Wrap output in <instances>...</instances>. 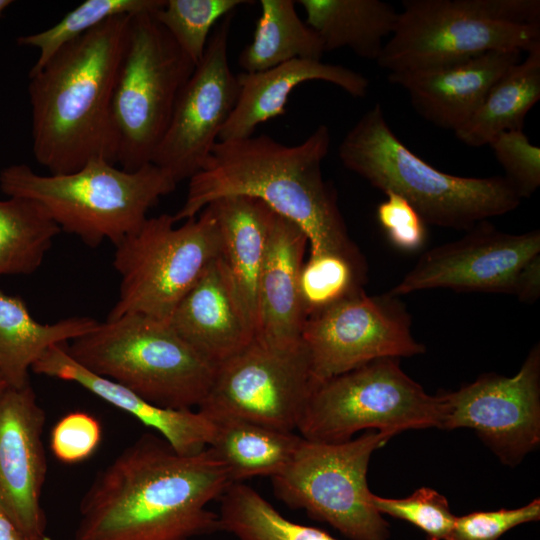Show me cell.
I'll use <instances>...</instances> for the list:
<instances>
[{"instance_id": "cell-20", "label": "cell", "mask_w": 540, "mask_h": 540, "mask_svg": "<svg viewBox=\"0 0 540 540\" xmlns=\"http://www.w3.org/2000/svg\"><path fill=\"white\" fill-rule=\"evenodd\" d=\"M308 239L294 222L273 211L258 283L255 338L277 347L301 343L306 321L300 273Z\"/></svg>"}, {"instance_id": "cell-37", "label": "cell", "mask_w": 540, "mask_h": 540, "mask_svg": "<svg viewBox=\"0 0 540 540\" xmlns=\"http://www.w3.org/2000/svg\"><path fill=\"white\" fill-rule=\"evenodd\" d=\"M539 518V498L516 509L476 511L456 517L446 540H498L510 529Z\"/></svg>"}, {"instance_id": "cell-27", "label": "cell", "mask_w": 540, "mask_h": 540, "mask_svg": "<svg viewBox=\"0 0 540 540\" xmlns=\"http://www.w3.org/2000/svg\"><path fill=\"white\" fill-rule=\"evenodd\" d=\"M527 54L497 80L475 113L454 131L459 141L480 147L500 133L523 129L526 115L540 99V49Z\"/></svg>"}, {"instance_id": "cell-22", "label": "cell", "mask_w": 540, "mask_h": 540, "mask_svg": "<svg viewBox=\"0 0 540 540\" xmlns=\"http://www.w3.org/2000/svg\"><path fill=\"white\" fill-rule=\"evenodd\" d=\"M236 76L238 99L218 141L253 136L258 125L285 114L289 95L304 82H329L357 98L365 97L369 87L368 79L354 70L310 59H294L267 70L241 72Z\"/></svg>"}, {"instance_id": "cell-4", "label": "cell", "mask_w": 540, "mask_h": 540, "mask_svg": "<svg viewBox=\"0 0 540 540\" xmlns=\"http://www.w3.org/2000/svg\"><path fill=\"white\" fill-rule=\"evenodd\" d=\"M342 164L384 194L405 199L428 224L468 231L521 203L505 177H462L440 171L413 153L376 103L338 147Z\"/></svg>"}, {"instance_id": "cell-13", "label": "cell", "mask_w": 540, "mask_h": 540, "mask_svg": "<svg viewBox=\"0 0 540 540\" xmlns=\"http://www.w3.org/2000/svg\"><path fill=\"white\" fill-rule=\"evenodd\" d=\"M399 297L365 291L307 317L302 330L314 385L381 358L412 357L425 346L412 335Z\"/></svg>"}, {"instance_id": "cell-39", "label": "cell", "mask_w": 540, "mask_h": 540, "mask_svg": "<svg viewBox=\"0 0 540 540\" xmlns=\"http://www.w3.org/2000/svg\"><path fill=\"white\" fill-rule=\"evenodd\" d=\"M515 296L524 303L536 302L540 296V255L523 269Z\"/></svg>"}, {"instance_id": "cell-42", "label": "cell", "mask_w": 540, "mask_h": 540, "mask_svg": "<svg viewBox=\"0 0 540 540\" xmlns=\"http://www.w3.org/2000/svg\"><path fill=\"white\" fill-rule=\"evenodd\" d=\"M8 387L7 383L5 382V380L1 377L0 375V393L6 389Z\"/></svg>"}, {"instance_id": "cell-25", "label": "cell", "mask_w": 540, "mask_h": 540, "mask_svg": "<svg viewBox=\"0 0 540 540\" xmlns=\"http://www.w3.org/2000/svg\"><path fill=\"white\" fill-rule=\"evenodd\" d=\"M306 24L320 37L325 52L348 48L377 61L397 25L399 12L381 0H298Z\"/></svg>"}, {"instance_id": "cell-17", "label": "cell", "mask_w": 540, "mask_h": 540, "mask_svg": "<svg viewBox=\"0 0 540 540\" xmlns=\"http://www.w3.org/2000/svg\"><path fill=\"white\" fill-rule=\"evenodd\" d=\"M46 421L30 384L0 393V509L21 530L45 534Z\"/></svg>"}, {"instance_id": "cell-34", "label": "cell", "mask_w": 540, "mask_h": 540, "mask_svg": "<svg viewBox=\"0 0 540 540\" xmlns=\"http://www.w3.org/2000/svg\"><path fill=\"white\" fill-rule=\"evenodd\" d=\"M370 500L381 515L413 524L426 534L427 540H446L456 519L446 497L427 487L402 499L383 498L372 493Z\"/></svg>"}, {"instance_id": "cell-18", "label": "cell", "mask_w": 540, "mask_h": 540, "mask_svg": "<svg viewBox=\"0 0 540 540\" xmlns=\"http://www.w3.org/2000/svg\"><path fill=\"white\" fill-rule=\"evenodd\" d=\"M518 51H489L462 61L388 73L414 110L435 126L456 131L481 105L497 80L521 60Z\"/></svg>"}, {"instance_id": "cell-19", "label": "cell", "mask_w": 540, "mask_h": 540, "mask_svg": "<svg viewBox=\"0 0 540 540\" xmlns=\"http://www.w3.org/2000/svg\"><path fill=\"white\" fill-rule=\"evenodd\" d=\"M169 324L216 365L246 347L256 334L222 256L210 262L174 310Z\"/></svg>"}, {"instance_id": "cell-3", "label": "cell", "mask_w": 540, "mask_h": 540, "mask_svg": "<svg viewBox=\"0 0 540 540\" xmlns=\"http://www.w3.org/2000/svg\"><path fill=\"white\" fill-rule=\"evenodd\" d=\"M131 17L108 19L29 74L32 151L50 174L93 159L117 163L112 98Z\"/></svg>"}, {"instance_id": "cell-24", "label": "cell", "mask_w": 540, "mask_h": 540, "mask_svg": "<svg viewBox=\"0 0 540 540\" xmlns=\"http://www.w3.org/2000/svg\"><path fill=\"white\" fill-rule=\"evenodd\" d=\"M91 317H70L53 324L37 322L24 301L0 290V375L9 387L22 388L29 370L52 346L66 344L94 330Z\"/></svg>"}, {"instance_id": "cell-40", "label": "cell", "mask_w": 540, "mask_h": 540, "mask_svg": "<svg viewBox=\"0 0 540 540\" xmlns=\"http://www.w3.org/2000/svg\"><path fill=\"white\" fill-rule=\"evenodd\" d=\"M0 540H51L46 534L27 533L18 528L0 509Z\"/></svg>"}, {"instance_id": "cell-11", "label": "cell", "mask_w": 540, "mask_h": 540, "mask_svg": "<svg viewBox=\"0 0 540 540\" xmlns=\"http://www.w3.org/2000/svg\"><path fill=\"white\" fill-rule=\"evenodd\" d=\"M392 437L370 430L341 443L302 438L288 466L271 477L276 498L351 540H388L389 525L371 504L367 471L373 452Z\"/></svg>"}, {"instance_id": "cell-15", "label": "cell", "mask_w": 540, "mask_h": 540, "mask_svg": "<svg viewBox=\"0 0 540 540\" xmlns=\"http://www.w3.org/2000/svg\"><path fill=\"white\" fill-rule=\"evenodd\" d=\"M235 12L225 16L210 35L205 52L182 88L168 127L151 163L176 184L203 166L239 94L237 76L228 60V40Z\"/></svg>"}, {"instance_id": "cell-12", "label": "cell", "mask_w": 540, "mask_h": 540, "mask_svg": "<svg viewBox=\"0 0 540 540\" xmlns=\"http://www.w3.org/2000/svg\"><path fill=\"white\" fill-rule=\"evenodd\" d=\"M314 386L302 341L277 347L254 338L217 365L198 411L211 420L236 418L294 432Z\"/></svg>"}, {"instance_id": "cell-2", "label": "cell", "mask_w": 540, "mask_h": 540, "mask_svg": "<svg viewBox=\"0 0 540 540\" xmlns=\"http://www.w3.org/2000/svg\"><path fill=\"white\" fill-rule=\"evenodd\" d=\"M330 142L324 124L297 145L265 134L218 141L189 179L185 202L173 217L176 222L196 217L224 197H254L304 231L310 255H361L349 237L335 190L322 176Z\"/></svg>"}, {"instance_id": "cell-23", "label": "cell", "mask_w": 540, "mask_h": 540, "mask_svg": "<svg viewBox=\"0 0 540 540\" xmlns=\"http://www.w3.org/2000/svg\"><path fill=\"white\" fill-rule=\"evenodd\" d=\"M209 206L219 225L221 256L256 332L258 283L273 211L261 200L242 195L220 198Z\"/></svg>"}, {"instance_id": "cell-29", "label": "cell", "mask_w": 540, "mask_h": 540, "mask_svg": "<svg viewBox=\"0 0 540 540\" xmlns=\"http://www.w3.org/2000/svg\"><path fill=\"white\" fill-rule=\"evenodd\" d=\"M60 232L37 202L22 197L0 200V276L35 272Z\"/></svg>"}, {"instance_id": "cell-33", "label": "cell", "mask_w": 540, "mask_h": 540, "mask_svg": "<svg viewBox=\"0 0 540 540\" xmlns=\"http://www.w3.org/2000/svg\"><path fill=\"white\" fill-rule=\"evenodd\" d=\"M245 0H166L153 13L182 51L195 63L204 55L212 27Z\"/></svg>"}, {"instance_id": "cell-5", "label": "cell", "mask_w": 540, "mask_h": 540, "mask_svg": "<svg viewBox=\"0 0 540 540\" xmlns=\"http://www.w3.org/2000/svg\"><path fill=\"white\" fill-rule=\"evenodd\" d=\"M176 186L153 163L128 171L105 159L90 160L65 174L41 175L27 164H13L0 172L4 194L37 202L61 231L78 236L90 247L104 240L118 245Z\"/></svg>"}, {"instance_id": "cell-41", "label": "cell", "mask_w": 540, "mask_h": 540, "mask_svg": "<svg viewBox=\"0 0 540 540\" xmlns=\"http://www.w3.org/2000/svg\"><path fill=\"white\" fill-rule=\"evenodd\" d=\"M13 3L11 0H0V16Z\"/></svg>"}, {"instance_id": "cell-6", "label": "cell", "mask_w": 540, "mask_h": 540, "mask_svg": "<svg viewBox=\"0 0 540 540\" xmlns=\"http://www.w3.org/2000/svg\"><path fill=\"white\" fill-rule=\"evenodd\" d=\"M402 7L376 61L389 73L540 49L539 0H404Z\"/></svg>"}, {"instance_id": "cell-7", "label": "cell", "mask_w": 540, "mask_h": 540, "mask_svg": "<svg viewBox=\"0 0 540 540\" xmlns=\"http://www.w3.org/2000/svg\"><path fill=\"white\" fill-rule=\"evenodd\" d=\"M65 349L87 370L170 409L199 406L217 369L169 322L139 314L99 323Z\"/></svg>"}, {"instance_id": "cell-38", "label": "cell", "mask_w": 540, "mask_h": 540, "mask_svg": "<svg viewBox=\"0 0 540 540\" xmlns=\"http://www.w3.org/2000/svg\"><path fill=\"white\" fill-rule=\"evenodd\" d=\"M376 210V217L392 245L402 251H416L426 240L425 222L402 197L386 193Z\"/></svg>"}, {"instance_id": "cell-1", "label": "cell", "mask_w": 540, "mask_h": 540, "mask_svg": "<svg viewBox=\"0 0 540 540\" xmlns=\"http://www.w3.org/2000/svg\"><path fill=\"white\" fill-rule=\"evenodd\" d=\"M231 484L209 447L182 455L146 433L94 478L73 540H188L216 532L218 514L206 506Z\"/></svg>"}, {"instance_id": "cell-36", "label": "cell", "mask_w": 540, "mask_h": 540, "mask_svg": "<svg viewBox=\"0 0 540 540\" xmlns=\"http://www.w3.org/2000/svg\"><path fill=\"white\" fill-rule=\"evenodd\" d=\"M102 438L99 421L84 411H74L59 419L50 434V447L62 463L76 464L89 458Z\"/></svg>"}, {"instance_id": "cell-35", "label": "cell", "mask_w": 540, "mask_h": 540, "mask_svg": "<svg viewBox=\"0 0 540 540\" xmlns=\"http://www.w3.org/2000/svg\"><path fill=\"white\" fill-rule=\"evenodd\" d=\"M488 145L518 196L531 197L540 186V147L530 142L523 129L500 133Z\"/></svg>"}, {"instance_id": "cell-31", "label": "cell", "mask_w": 540, "mask_h": 540, "mask_svg": "<svg viewBox=\"0 0 540 540\" xmlns=\"http://www.w3.org/2000/svg\"><path fill=\"white\" fill-rule=\"evenodd\" d=\"M166 0H86L55 25L17 38L20 46L36 48L38 58L29 74L40 70L62 47L113 17L155 13Z\"/></svg>"}, {"instance_id": "cell-9", "label": "cell", "mask_w": 540, "mask_h": 540, "mask_svg": "<svg viewBox=\"0 0 540 540\" xmlns=\"http://www.w3.org/2000/svg\"><path fill=\"white\" fill-rule=\"evenodd\" d=\"M195 66L153 13L131 17L112 98L121 168L151 163Z\"/></svg>"}, {"instance_id": "cell-8", "label": "cell", "mask_w": 540, "mask_h": 540, "mask_svg": "<svg viewBox=\"0 0 540 540\" xmlns=\"http://www.w3.org/2000/svg\"><path fill=\"white\" fill-rule=\"evenodd\" d=\"M173 215L147 218L114 254L119 298L107 320L139 314L169 322L207 266L221 256L219 225L212 208L176 226Z\"/></svg>"}, {"instance_id": "cell-16", "label": "cell", "mask_w": 540, "mask_h": 540, "mask_svg": "<svg viewBox=\"0 0 540 540\" xmlns=\"http://www.w3.org/2000/svg\"><path fill=\"white\" fill-rule=\"evenodd\" d=\"M539 255L538 229L512 234L485 220L460 239L423 253L389 293L399 297L444 288L515 296L523 269Z\"/></svg>"}, {"instance_id": "cell-14", "label": "cell", "mask_w": 540, "mask_h": 540, "mask_svg": "<svg viewBox=\"0 0 540 540\" xmlns=\"http://www.w3.org/2000/svg\"><path fill=\"white\" fill-rule=\"evenodd\" d=\"M437 395L438 428H471L503 464L516 466L540 443V345L512 377L483 374Z\"/></svg>"}, {"instance_id": "cell-21", "label": "cell", "mask_w": 540, "mask_h": 540, "mask_svg": "<svg viewBox=\"0 0 540 540\" xmlns=\"http://www.w3.org/2000/svg\"><path fill=\"white\" fill-rule=\"evenodd\" d=\"M65 345L49 348L31 370L37 374L78 384L157 431L182 455L198 454L210 445L215 423L204 414L192 409L178 410L152 404L119 383L81 366L67 353Z\"/></svg>"}, {"instance_id": "cell-30", "label": "cell", "mask_w": 540, "mask_h": 540, "mask_svg": "<svg viewBox=\"0 0 540 540\" xmlns=\"http://www.w3.org/2000/svg\"><path fill=\"white\" fill-rule=\"evenodd\" d=\"M220 500V530L240 540H336L323 530L289 521L242 482L232 483Z\"/></svg>"}, {"instance_id": "cell-10", "label": "cell", "mask_w": 540, "mask_h": 540, "mask_svg": "<svg viewBox=\"0 0 540 540\" xmlns=\"http://www.w3.org/2000/svg\"><path fill=\"white\" fill-rule=\"evenodd\" d=\"M438 395L427 394L400 367L397 358H381L316 384L297 430L306 440L348 441L361 430L396 435L437 427Z\"/></svg>"}, {"instance_id": "cell-32", "label": "cell", "mask_w": 540, "mask_h": 540, "mask_svg": "<svg viewBox=\"0 0 540 540\" xmlns=\"http://www.w3.org/2000/svg\"><path fill=\"white\" fill-rule=\"evenodd\" d=\"M366 264L362 255L324 253L310 255L300 273V293L306 319L345 298L363 291Z\"/></svg>"}, {"instance_id": "cell-28", "label": "cell", "mask_w": 540, "mask_h": 540, "mask_svg": "<svg viewBox=\"0 0 540 540\" xmlns=\"http://www.w3.org/2000/svg\"><path fill=\"white\" fill-rule=\"evenodd\" d=\"M260 7L253 40L238 58L243 72L267 70L294 59H322L323 43L299 17L295 1L261 0Z\"/></svg>"}, {"instance_id": "cell-26", "label": "cell", "mask_w": 540, "mask_h": 540, "mask_svg": "<svg viewBox=\"0 0 540 540\" xmlns=\"http://www.w3.org/2000/svg\"><path fill=\"white\" fill-rule=\"evenodd\" d=\"M213 439L208 446L225 465L232 483L253 476L273 477L293 459L302 437L236 418L212 420Z\"/></svg>"}]
</instances>
